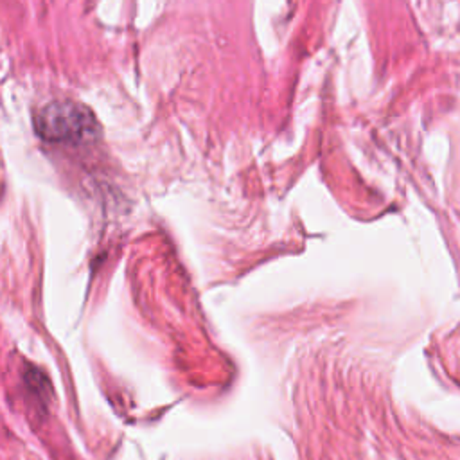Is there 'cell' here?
<instances>
[{
    "mask_svg": "<svg viewBox=\"0 0 460 460\" xmlns=\"http://www.w3.org/2000/svg\"><path fill=\"white\" fill-rule=\"evenodd\" d=\"M34 129L40 138L50 144H86L101 133L92 110L70 99L43 104L34 113Z\"/></svg>",
    "mask_w": 460,
    "mask_h": 460,
    "instance_id": "1",
    "label": "cell"
},
{
    "mask_svg": "<svg viewBox=\"0 0 460 460\" xmlns=\"http://www.w3.org/2000/svg\"><path fill=\"white\" fill-rule=\"evenodd\" d=\"M23 381H25V385H27V390H31L32 394H36L38 399H40V402H41V401L45 402V394L50 392V390H49L50 385H49V381H47V376H45L40 368H36L34 365H29L27 370H25V374H23Z\"/></svg>",
    "mask_w": 460,
    "mask_h": 460,
    "instance_id": "2",
    "label": "cell"
}]
</instances>
